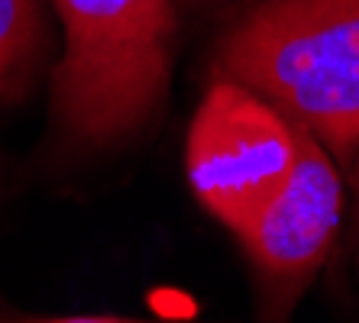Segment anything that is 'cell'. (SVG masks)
Instances as JSON below:
<instances>
[{
    "mask_svg": "<svg viewBox=\"0 0 359 323\" xmlns=\"http://www.w3.org/2000/svg\"><path fill=\"white\" fill-rule=\"evenodd\" d=\"M20 323H156V320H133V317H52V320H20Z\"/></svg>",
    "mask_w": 359,
    "mask_h": 323,
    "instance_id": "6",
    "label": "cell"
},
{
    "mask_svg": "<svg viewBox=\"0 0 359 323\" xmlns=\"http://www.w3.org/2000/svg\"><path fill=\"white\" fill-rule=\"evenodd\" d=\"M217 68L346 165L359 149V0H262L224 36Z\"/></svg>",
    "mask_w": 359,
    "mask_h": 323,
    "instance_id": "1",
    "label": "cell"
},
{
    "mask_svg": "<svg viewBox=\"0 0 359 323\" xmlns=\"http://www.w3.org/2000/svg\"><path fill=\"white\" fill-rule=\"evenodd\" d=\"M39 0H0V100L23 91L39 55Z\"/></svg>",
    "mask_w": 359,
    "mask_h": 323,
    "instance_id": "5",
    "label": "cell"
},
{
    "mask_svg": "<svg viewBox=\"0 0 359 323\" xmlns=\"http://www.w3.org/2000/svg\"><path fill=\"white\" fill-rule=\"evenodd\" d=\"M298 156V126L266 97L220 75L188 130L184 168L201 207L236 236L285 188Z\"/></svg>",
    "mask_w": 359,
    "mask_h": 323,
    "instance_id": "3",
    "label": "cell"
},
{
    "mask_svg": "<svg viewBox=\"0 0 359 323\" xmlns=\"http://www.w3.org/2000/svg\"><path fill=\"white\" fill-rule=\"evenodd\" d=\"M65 52L52 81L55 123L78 142L136 133L168 94L172 0H55Z\"/></svg>",
    "mask_w": 359,
    "mask_h": 323,
    "instance_id": "2",
    "label": "cell"
},
{
    "mask_svg": "<svg viewBox=\"0 0 359 323\" xmlns=\"http://www.w3.org/2000/svg\"><path fill=\"white\" fill-rule=\"evenodd\" d=\"M356 191H359V174H356Z\"/></svg>",
    "mask_w": 359,
    "mask_h": 323,
    "instance_id": "7",
    "label": "cell"
},
{
    "mask_svg": "<svg viewBox=\"0 0 359 323\" xmlns=\"http://www.w3.org/2000/svg\"><path fill=\"white\" fill-rule=\"evenodd\" d=\"M340 214L343 181L334 156L311 133L298 130V156L285 188L250 230L240 233L243 249L266 284V298L276 307H292L308 282H314L337 240Z\"/></svg>",
    "mask_w": 359,
    "mask_h": 323,
    "instance_id": "4",
    "label": "cell"
}]
</instances>
